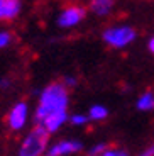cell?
Listing matches in <instances>:
<instances>
[{"label": "cell", "mask_w": 154, "mask_h": 156, "mask_svg": "<svg viewBox=\"0 0 154 156\" xmlns=\"http://www.w3.org/2000/svg\"><path fill=\"white\" fill-rule=\"evenodd\" d=\"M137 107H139L141 110H151V109H154V95L151 94V92L144 94L142 97L139 98Z\"/></svg>", "instance_id": "30bf717a"}, {"label": "cell", "mask_w": 154, "mask_h": 156, "mask_svg": "<svg viewBox=\"0 0 154 156\" xmlns=\"http://www.w3.org/2000/svg\"><path fill=\"white\" fill-rule=\"evenodd\" d=\"M85 16H86V9L83 7V5H78V4L68 5V7L59 14L58 26L59 27H73V26L80 24Z\"/></svg>", "instance_id": "277c9868"}, {"label": "cell", "mask_w": 154, "mask_h": 156, "mask_svg": "<svg viewBox=\"0 0 154 156\" xmlns=\"http://www.w3.org/2000/svg\"><path fill=\"white\" fill-rule=\"evenodd\" d=\"M66 107H68L66 85L65 83H51L41 94L39 107L36 110V119L41 124L47 115L56 114V112H63V110H66Z\"/></svg>", "instance_id": "6da1fadb"}, {"label": "cell", "mask_w": 154, "mask_h": 156, "mask_svg": "<svg viewBox=\"0 0 154 156\" xmlns=\"http://www.w3.org/2000/svg\"><path fill=\"white\" fill-rule=\"evenodd\" d=\"M86 121H88V117H85V115H75V117H71V122H73V124H85Z\"/></svg>", "instance_id": "4fadbf2b"}, {"label": "cell", "mask_w": 154, "mask_h": 156, "mask_svg": "<svg viewBox=\"0 0 154 156\" xmlns=\"http://www.w3.org/2000/svg\"><path fill=\"white\" fill-rule=\"evenodd\" d=\"M105 148H107V144H98V146H95V148H93L92 151H90V154H92V156H95L96 153H100V151H103Z\"/></svg>", "instance_id": "9a60e30c"}, {"label": "cell", "mask_w": 154, "mask_h": 156, "mask_svg": "<svg viewBox=\"0 0 154 156\" xmlns=\"http://www.w3.org/2000/svg\"><path fill=\"white\" fill-rule=\"evenodd\" d=\"M114 9V0H92L90 2V10L96 16H107Z\"/></svg>", "instance_id": "9c48e42d"}, {"label": "cell", "mask_w": 154, "mask_h": 156, "mask_svg": "<svg viewBox=\"0 0 154 156\" xmlns=\"http://www.w3.org/2000/svg\"><path fill=\"white\" fill-rule=\"evenodd\" d=\"M141 156H154V146H151L149 149H146V151H144Z\"/></svg>", "instance_id": "e0dca14e"}, {"label": "cell", "mask_w": 154, "mask_h": 156, "mask_svg": "<svg viewBox=\"0 0 154 156\" xmlns=\"http://www.w3.org/2000/svg\"><path fill=\"white\" fill-rule=\"evenodd\" d=\"M12 41V34L10 32H0V48L9 46Z\"/></svg>", "instance_id": "7c38bea8"}, {"label": "cell", "mask_w": 154, "mask_h": 156, "mask_svg": "<svg viewBox=\"0 0 154 156\" xmlns=\"http://www.w3.org/2000/svg\"><path fill=\"white\" fill-rule=\"evenodd\" d=\"M81 149V144L76 141H65V143H59L54 148H51L49 156H59V154H66V153H75Z\"/></svg>", "instance_id": "52a82bcc"}, {"label": "cell", "mask_w": 154, "mask_h": 156, "mask_svg": "<svg viewBox=\"0 0 154 156\" xmlns=\"http://www.w3.org/2000/svg\"><path fill=\"white\" fill-rule=\"evenodd\" d=\"M90 117L92 119H103V117H107V109L102 105H93L90 109Z\"/></svg>", "instance_id": "8fae6325"}, {"label": "cell", "mask_w": 154, "mask_h": 156, "mask_svg": "<svg viewBox=\"0 0 154 156\" xmlns=\"http://www.w3.org/2000/svg\"><path fill=\"white\" fill-rule=\"evenodd\" d=\"M47 139H49V131H47L43 124H39L37 127L26 137L22 148H20V151H19V156H39L44 151V148H46Z\"/></svg>", "instance_id": "7a4b0ae2"}, {"label": "cell", "mask_w": 154, "mask_h": 156, "mask_svg": "<svg viewBox=\"0 0 154 156\" xmlns=\"http://www.w3.org/2000/svg\"><path fill=\"white\" fill-rule=\"evenodd\" d=\"M26 117H27V105L24 102H20L9 114V124H10L12 129H20L26 124Z\"/></svg>", "instance_id": "8992f818"}, {"label": "cell", "mask_w": 154, "mask_h": 156, "mask_svg": "<svg viewBox=\"0 0 154 156\" xmlns=\"http://www.w3.org/2000/svg\"><path fill=\"white\" fill-rule=\"evenodd\" d=\"M149 51H151V53H152V55H154V37H152V39H151V41H149Z\"/></svg>", "instance_id": "ac0fdd59"}, {"label": "cell", "mask_w": 154, "mask_h": 156, "mask_svg": "<svg viewBox=\"0 0 154 156\" xmlns=\"http://www.w3.org/2000/svg\"><path fill=\"white\" fill-rule=\"evenodd\" d=\"M103 156H127L125 151H117V149H112V151H107Z\"/></svg>", "instance_id": "5bb4252c"}, {"label": "cell", "mask_w": 154, "mask_h": 156, "mask_svg": "<svg viewBox=\"0 0 154 156\" xmlns=\"http://www.w3.org/2000/svg\"><path fill=\"white\" fill-rule=\"evenodd\" d=\"M135 39L132 27H110L103 32V41L112 48H124Z\"/></svg>", "instance_id": "3957f363"}, {"label": "cell", "mask_w": 154, "mask_h": 156, "mask_svg": "<svg viewBox=\"0 0 154 156\" xmlns=\"http://www.w3.org/2000/svg\"><path fill=\"white\" fill-rule=\"evenodd\" d=\"M65 83H66V85H68V87H73V85H76V80H75V78H65Z\"/></svg>", "instance_id": "2e32d148"}, {"label": "cell", "mask_w": 154, "mask_h": 156, "mask_svg": "<svg viewBox=\"0 0 154 156\" xmlns=\"http://www.w3.org/2000/svg\"><path fill=\"white\" fill-rule=\"evenodd\" d=\"M65 121H66V110H63V112H56V114L47 115L46 119L41 122V124H43L44 127L49 131V133H53V131H56V129H58Z\"/></svg>", "instance_id": "ba28073f"}, {"label": "cell", "mask_w": 154, "mask_h": 156, "mask_svg": "<svg viewBox=\"0 0 154 156\" xmlns=\"http://www.w3.org/2000/svg\"><path fill=\"white\" fill-rule=\"evenodd\" d=\"M20 0H0V20H12L19 16Z\"/></svg>", "instance_id": "5b68a950"}]
</instances>
